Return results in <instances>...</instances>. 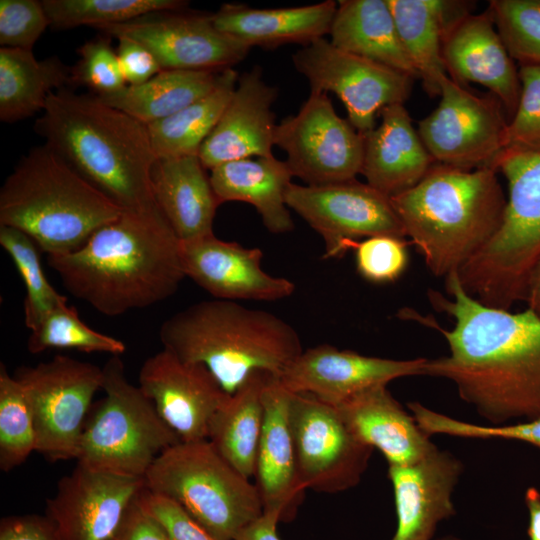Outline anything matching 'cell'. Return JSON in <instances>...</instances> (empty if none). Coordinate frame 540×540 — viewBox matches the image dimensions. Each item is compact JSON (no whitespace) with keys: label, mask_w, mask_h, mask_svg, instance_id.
<instances>
[{"label":"cell","mask_w":540,"mask_h":540,"mask_svg":"<svg viewBox=\"0 0 540 540\" xmlns=\"http://www.w3.org/2000/svg\"><path fill=\"white\" fill-rule=\"evenodd\" d=\"M517 108L507 123L504 150L540 153V65H521Z\"/></svg>","instance_id":"43"},{"label":"cell","mask_w":540,"mask_h":540,"mask_svg":"<svg viewBox=\"0 0 540 540\" xmlns=\"http://www.w3.org/2000/svg\"><path fill=\"white\" fill-rule=\"evenodd\" d=\"M463 463L439 448L421 461L389 465L397 527L391 540H432L440 522L456 514L453 492Z\"/></svg>","instance_id":"22"},{"label":"cell","mask_w":540,"mask_h":540,"mask_svg":"<svg viewBox=\"0 0 540 540\" xmlns=\"http://www.w3.org/2000/svg\"><path fill=\"white\" fill-rule=\"evenodd\" d=\"M34 131L92 186L123 211H161L152 187L158 160L147 125L68 88L51 93Z\"/></svg>","instance_id":"3"},{"label":"cell","mask_w":540,"mask_h":540,"mask_svg":"<svg viewBox=\"0 0 540 540\" xmlns=\"http://www.w3.org/2000/svg\"><path fill=\"white\" fill-rule=\"evenodd\" d=\"M104 396L86 417L77 456L85 467L144 478L160 453L180 442L153 402L129 382L119 356L102 367Z\"/></svg>","instance_id":"9"},{"label":"cell","mask_w":540,"mask_h":540,"mask_svg":"<svg viewBox=\"0 0 540 540\" xmlns=\"http://www.w3.org/2000/svg\"><path fill=\"white\" fill-rule=\"evenodd\" d=\"M13 376L32 414L36 452L51 462L77 459L86 417L94 395L102 389V367L56 355L21 366Z\"/></svg>","instance_id":"10"},{"label":"cell","mask_w":540,"mask_h":540,"mask_svg":"<svg viewBox=\"0 0 540 540\" xmlns=\"http://www.w3.org/2000/svg\"><path fill=\"white\" fill-rule=\"evenodd\" d=\"M406 241L389 235L352 241L348 250L355 251L358 273L372 283H388L398 279L408 264Z\"/></svg>","instance_id":"44"},{"label":"cell","mask_w":540,"mask_h":540,"mask_svg":"<svg viewBox=\"0 0 540 540\" xmlns=\"http://www.w3.org/2000/svg\"><path fill=\"white\" fill-rule=\"evenodd\" d=\"M291 394L277 377H271L264 388V419L254 474L263 513L276 515L280 522L295 518L306 491L290 426Z\"/></svg>","instance_id":"24"},{"label":"cell","mask_w":540,"mask_h":540,"mask_svg":"<svg viewBox=\"0 0 540 540\" xmlns=\"http://www.w3.org/2000/svg\"><path fill=\"white\" fill-rule=\"evenodd\" d=\"M273 375L256 371L230 394L216 413L208 440L240 474L254 477L262 433L263 391Z\"/></svg>","instance_id":"32"},{"label":"cell","mask_w":540,"mask_h":540,"mask_svg":"<svg viewBox=\"0 0 540 540\" xmlns=\"http://www.w3.org/2000/svg\"><path fill=\"white\" fill-rule=\"evenodd\" d=\"M111 39L102 34L77 49L79 60L71 67L72 86L86 87L97 97L115 94L127 86Z\"/></svg>","instance_id":"42"},{"label":"cell","mask_w":540,"mask_h":540,"mask_svg":"<svg viewBox=\"0 0 540 540\" xmlns=\"http://www.w3.org/2000/svg\"><path fill=\"white\" fill-rule=\"evenodd\" d=\"M139 499L144 509L163 526L170 540H218L175 501L152 493L145 486Z\"/></svg>","instance_id":"46"},{"label":"cell","mask_w":540,"mask_h":540,"mask_svg":"<svg viewBox=\"0 0 540 540\" xmlns=\"http://www.w3.org/2000/svg\"><path fill=\"white\" fill-rule=\"evenodd\" d=\"M139 494L107 540H170L163 526L144 509Z\"/></svg>","instance_id":"48"},{"label":"cell","mask_w":540,"mask_h":540,"mask_svg":"<svg viewBox=\"0 0 540 540\" xmlns=\"http://www.w3.org/2000/svg\"><path fill=\"white\" fill-rule=\"evenodd\" d=\"M488 9L512 59L540 65V0H492Z\"/></svg>","instance_id":"40"},{"label":"cell","mask_w":540,"mask_h":540,"mask_svg":"<svg viewBox=\"0 0 540 540\" xmlns=\"http://www.w3.org/2000/svg\"><path fill=\"white\" fill-rule=\"evenodd\" d=\"M94 29L111 38L126 37L142 44L162 70L223 71L243 61L251 49L219 31L212 13L185 9L148 14Z\"/></svg>","instance_id":"16"},{"label":"cell","mask_w":540,"mask_h":540,"mask_svg":"<svg viewBox=\"0 0 540 540\" xmlns=\"http://www.w3.org/2000/svg\"><path fill=\"white\" fill-rule=\"evenodd\" d=\"M144 486L175 501L218 540H234L263 514L255 484L208 439L180 441L164 450L147 470Z\"/></svg>","instance_id":"8"},{"label":"cell","mask_w":540,"mask_h":540,"mask_svg":"<svg viewBox=\"0 0 540 540\" xmlns=\"http://www.w3.org/2000/svg\"><path fill=\"white\" fill-rule=\"evenodd\" d=\"M286 204L322 237L324 258L342 256L350 242L361 238L406 237L390 197L357 179L315 186L292 183Z\"/></svg>","instance_id":"15"},{"label":"cell","mask_w":540,"mask_h":540,"mask_svg":"<svg viewBox=\"0 0 540 540\" xmlns=\"http://www.w3.org/2000/svg\"><path fill=\"white\" fill-rule=\"evenodd\" d=\"M50 27L66 30L87 25L125 23L136 18L164 11L183 10V0H43Z\"/></svg>","instance_id":"36"},{"label":"cell","mask_w":540,"mask_h":540,"mask_svg":"<svg viewBox=\"0 0 540 540\" xmlns=\"http://www.w3.org/2000/svg\"><path fill=\"white\" fill-rule=\"evenodd\" d=\"M292 60L310 92L334 93L344 104L349 122L363 134L376 126L383 108L404 104L411 92V76L339 49L325 37L302 46Z\"/></svg>","instance_id":"11"},{"label":"cell","mask_w":540,"mask_h":540,"mask_svg":"<svg viewBox=\"0 0 540 540\" xmlns=\"http://www.w3.org/2000/svg\"><path fill=\"white\" fill-rule=\"evenodd\" d=\"M117 40L116 53L127 85L145 83L162 71L155 56L145 46L126 37Z\"/></svg>","instance_id":"47"},{"label":"cell","mask_w":540,"mask_h":540,"mask_svg":"<svg viewBox=\"0 0 540 540\" xmlns=\"http://www.w3.org/2000/svg\"><path fill=\"white\" fill-rule=\"evenodd\" d=\"M524 301L527 308L540 316V260L529 277Z\"/></svg>","instance_id":"52"},{"label":"cell","mask_w":540,"mask_h":540,"mask_svg":"<svg viewBox=\"0 0 540 540\" xmlns=\"http://www.w3.org/2000/svg\"><path fill=\"white\" fill-rule=\"evenodd\" d=\"M138 382L183 442L207 440L216 413L230 395L204 365L183 361L164 348L143 362Z\"/></svg>","instance_id":"17"},{"label":"cell","mask_w":540,"mask_h":540,"mask_svg":"<svg viewBox=\"0 0 540 540\" xmlns=\"http://www.w3.org/2000/svg\"><path fill=\"white\" fill-rule=\"evenodd\" d=\"M47 262L72 296L109 317L168 299L186 277L181 241L161 211H123L78 249Z\"/></svg>","instance_id":"2"},{"label":"cell","mask_w":540,"mask_h":540,"mask_svg":"<svg viewBox=\"0 0 540 540\" xmlns=\"http://www.w3.org/2000/svg\"><path fill=\"white\" fill-rule=\"evenodd\" d=\"M275 145L305 185L348 181L361 172L364 134L337 114L328 94L310 92L296 114L277 124Z\"/></svg>","instance_id":"12"},{"label":"cell","mask_w":540,"mask_h":540,"mask_svg":"<svg viewBox=\"0 0 540 540\" xmlns=\"http://www.w3.org/2000/svg\"><path fill=\"white\" fill-rule=\"evenodd\" d=\"M58 57L38 60L31 50L0 48V120L15 123L43 111L54 91L70 84Z\"/></svg>","instance_id":"33"},{"label":"cell","mask_w":540,"mask_h":540,"mask_svg":"<svg viewBox=\"0 0 540 540\" xmlns=\"http://www.w3.org/2000/svg\"><path fill=\"white\" fill-rule=\"evenodd\" d=\"M495 169L508 183L501 224L458 276L470 296L509 310L524 301L529 277L540 260V153L505 149Z\"/></svg>","instance_id":"7"},{"label":"cell","mask_w":540,"mask_h":540,"mask_svg":"<svg viewBox=\"0 0 540 540\" xmlns=\"http://www.w3.org/2000/svg\"><path fill=\"white\" fill-rule=\"evenodd\" d=\"M0 540H58L46 516H8L0 522Z\"/></svg>","instance_id":"49"},{"label":"cell","mask_w":540,"mask_h":540,"mask_svg":"<svg viewBox=\"0 0 540 540\" xmlns=\"http://www.w3.org/2000/svg\"><path fill=\"white\" fill-rule=\"evenodd\" d=\"M186 277L216 299L277 301L295 291L292 281L262 268L263 251L214 234L181 242Z\"/></svg>","instance_id":"20"},{"label":"cell","mask_w":540,"mask_h":540,"mask_svg":"<svg viewBox=\"0 0 540 540\" xmlns=\"http://www.w3.org/2000/svg\"><path fill=\"white\" fill-rule=\"evenodd\" d=\"M440 97L417 130L435 163L495 169L508 123L500 101L494 95H475L448 76L441 83Z\"/></svg>","instance_id":"14"},{"label":"cell","mask_w":540,"mask_h":540,"mask_svg":"<svg viewBox=\"0 0 540 540\" xmlns=\"http://www.w3.org/2000/svg\"><path fill=\"white\" fill-rule=\"evenodd\" d=\"M277 89L253 67L239 76L235 90L198 156L206 169L228 161L274 156Z\"/></svg>","instance_id":"21"},{"label":"cell","mask_w":540,"mask_h":540,"mask_svg":"<svg viewBox=\"0 0 540 540\" xmlns=\"http://www.w3.org/2000/svg\"><path fill=\"white\" fill-rule=\"evenodd\" d=\"M233 69L221 72L217 86L206 96L164 119L147 125L158 159L198 155L227 106L238 81Z\"/></svg>","instance_id":"35"},{"label":"cell","mask_w":540,"mask_h":540,"mask_svg":"<svg viewBox=\"0 0 540 540\" xmlns=\"http://www.w3.org/2000/svg\"><path fill=\"white\" fill-rule=\"evenodd\" d=\"M335 407L353 434L378 449L389 465H411L438 449L387 385L366 389Z\"/></svg>","instance_id":"25"},{"label":"cell","mask_w":540,"mask_h":540,"mask_svg":"<svg viewBox=\"0 0 540 540\" xmlns=\"http://www.w3.org/2000/svg\"><path fill=\"white\" fill-rule=\"evenodd\" d=\"M442 56L453 81L488 88L509 117L513 116L521 91L519 73L489 9L457 20L444 36Z\"/></svg>","instance_id":"23"},{"label":"cell","mask_w":540,"mask_h":540,"mask_svg":"<svg viewBox=\"0 0 540 540\" xmlns=\"http://www.w3.org/2000/svg\"><path fill=\"white\" fill-rule=\"evenodd\" d=\"M450 298L431 290L433 306L454 319L437 330L447 356L426 359L423 376L451 381L460 398L491 424L540 417V316L489 307L462 287L458 272L445 277Z\"/></svg>","instance_id":"1"},{"label":"cell","mask_w":540,"mask_h":540,"mask_svg":"<svg viewBox=\"0 0 540 540\" xmlns=\"http://www.w3.org/2000/svg\"><path fill=\"white\" fill-rule=\"evenodd\" d=\"M152 187L158 207L181 242L214 234L221 202L198 155L158 159Z\"/></svg>","instance_id":"28"},{"label":"cell","mask_w":540,"mask_h":540,"mask_svg":"<svg viewBox=\"0 0 540 540\" xmlns=\"http://www.w3.org/2000/svg\"><path fill=\"white\" fill-rule=\"evenodd\" d=\"M144 488V478L122 476L77 463L47 500L46 517L58 540H107L128 506Z\"/></svg>","instance_id":"18"},{"label":"cell","mask_w":540,"mask_h":540,"mask_svg":"<svg viewBox=\"0 0 540 540\" xmlns=\"http://www.w3.org/2000/svg\"><path fill=\"white\" fill-rule=\"evenodd\" d=\"M403 47L429 96L440 95L447 76L442 56L449 28L470 13L466 2L445 0H387Z\"/></svg>","instance_id":"30"},{"label":"cell","mask_w":540,"mask_h":540,"mask_svg":"<svg viewBox=\"0 0 540 540\" xmlns=\"http://www.w3.org/2000/svg\"><path fill=\"white\" fill-rule=\"evenodd\" d=\"M437 540H462V539L457 538V537H455V536H444V537L439 538V539H437Z\"/></svg>","instance_id":"53"},{"label":"cell","mask_w":540,"mask_h":540,"mask_svg":"<svg viewBox=\"0 0 540 540\" xmlns=\"http://www.w3.org/2000/svg\"><path fill=\"white\" fill-rule=\"evenodd\" d=\"M279 518L274 514L263 513L244 527L234 540H281L277 534Z\"/></svg>","instance_id":"50"},{"label":"cell","mask_w":540,"mask_h":540,"mask_svg":"<svg viewBox=\"0 0 540 540\" xmlns=\"http://www.w3.org/2000/svg\"><path fill=\"white\" fill-rule=\"evenodd\" d=\"M337 2L259 9L245 4H223L212 13L216 28L251 48L273 49L287 44L305 46L329 34Z\"/></svg>","instance_id":"27"},{"label":"cell","mask_w":540,"mask_h":540,"mask_svg":"<svg viewBox=\"0 0 540 540\" xmlns=\"http://www.w3.org/2000/svg\"><path fill=\"white\" fill-rule=\"evenodd\" d=\"M329 35L339 49L418 77L387 0L339 1Z\"/></svg>","instance_id":"31"},{"label":"cell","mask_w":540,"mask_h":540,"mask_svg":"<svg viewBox=\"0 0 540 540\" xmlns=\"http://www.w3.org/2000/svg\"><path fill=\"white\" fill-rule=\"evenodd\" d=\"M525 503L529 514V539L540 540V492L537 488L530 487L526 490Z\"/></svg>","instance_id":"51"},{"label":"cell","mask_w":540,"mask_h":540,"mask_svg":"<svg viewBox=\"0 0 540 540\" xmlns=\"http://www.w3.org/2000/svg\"><path fill=\"white\" fill-rule=\"evenodd\" d=\"M50 26L38 0H0L1 48L31 50Z\"/></svg>","instance_id":"45"},{"label":"cell","mask_w":540,"mask_h":540,"mask_svg":"<svg viewBox=\"0 0 540 540\" xmlns=\"http://www.w3.org/2000/svg\"><path fill=\"white\" fill-rule=\"evenodd\" d=\"M222 71L162 70L139 85L98 97L148 125L164 119L209 94L218 84Z\"/></svg>","instance_id":"34"},{"label":"cell","mask_w":540,"mask_h":540,"mask_svg":"<svg viewBox=\"0 0 540 540\" xmlns=\"http://www.w3.org/2000/svg\"><path fill=\"white\" fill-rule=\"evenodd\" d=\"M0 245L14 262L26 288L25 325L33 329L48 313L67 298L49 283L43 271L35 241L13 227L0 226Z\"/></svg>","instance_id":"38"},{"label":"cell","mask_w":540,"mask_h":540,"mask_svg":"<svg viewBox=\"0 0 540 540\" xmlns=\"http://www.w3.org/2000/svg\"><path fill=\"white\" fill-rule=\"evenodd\" d=\"M210 171V181L221 204L241 201L252 205L271 233L294 230L286 204L293 175L286 161L274 156L245 158L225 162Z\"/></svg>","instance_id":"29"},{"label":"cell","mask_w":540,"mask_h":540,"mask_svg":"<svg viewBox=\"0 0 540 540\" xmlns=\"http://www.w3.org/2000/svg\"><path fill=\"white\" fill-rule=\"evenodd\" d=\"M27 349L39 354L48 349H75L120 356L126 351L123 341L87 326L73 306L63 303L48 313L33 329Z\"/></svg>","instance_id":"37"},{"label":"cell","mask_w":540,"mask_h":540,"mask_svg":"<svg viewBox=\"0 0 540 540\" xmlns=\"http://www.w3.org/2000/svg\"><path fill=\"white\" fill-rule=\"evenodd\" d=\"M381 122L364 133L360 174L366 183L388 197L414 187L435 163L404 104L380 112Z\"/></svg>","instance_id":"26"},{"label":"cell","mask_w":540,"mask_h":540,"mask_svg":"<svg viewBox=\"0 0 540 540\" xmlns=\"http://www.w3.org/2000/svg\"><path fill=\"white\" fill-rule=\"evenodd\" d=\"M497 172L434 163L414 187L390 198L435 276L458 272L499 228L506 197Z\"/></svg>","instance_id":"4"},{"label":"cell","mask_w":540,"mask_h":540,"mask_svg":"<svg viewBox=\"0 0 540 540\" xmlns=\"http://www.w3.org/2000/svg\"><path fill=\"white\" fill-rule=\"evenodd\" d=\"M426 358L396 360L321 344L303 350L279 378L291 393H307L337 406L392 380L422 374Z\"/></svg>","instance_id":"19"},{"label":"cell","mask_w":540,"mask_h":540,"mask_svg":"<svg viewBox=\"0 0 540 540\" xmlns=\"http://www.w3.org/2000/svg\"><path fill=\"white\" fill-rule=\"evenodd\" d=\"M289 419L304 488L339 493L355 487L373 448L349 429L338 409L307 393H292Z\"/></svg>","instance_id":"13"},{"label":"cell","mask_w":540,"mask_h":540,"mask_svg":"<svg viewBox=\"0 0 540 540\" xmlns=\"http://www.w3.org/2000/svg\"><path fill=\"white\" fill-rule=\"evenodd\" d=\"M122 212L46 144L31 148L0 189V226L21 230L47 255L78 249Z\"/></svg>","instance_id":"6"},{"label":"cell","mask_w":540,"mask_h":540,"mask_svg":"<svg viewBox=\"0 0 540 540\" xmlns=\"http://www.w3.org/2000/svg\"><path fill=\"white\" fill-rule=\"evenodd\" d=\"M416 423L429 437L444 434L461 438L522 441L540 449V417L519 423L478 425L434 411L419 402L407 404Z\"/></svg>","instance_id":"41"},{"label":"cell","mask_w":540,"mask_h":540,"mask_svg":"<svg viewBox=\"0 0 540 540\" xmlns=\"http://www.w3.org/2000/svg\"><path fill=\"white\" fill-rule=\"evenodd\" d=\"M36 451L32 414L20 383L0 364V469L9 472Z\"/></svg>","instance_id":"39"},{"label":"cell","mask_w":540,"mask_h":540,"mask_svg":"<svg viewBox=\"0 0 540 540\" xmlns=\"http://www.w3.org/2000/svg\"><path fill=\"white\" fill-rule=\"evenodd\" d=\"M159 337L181 360L208 368L227 394L256 371L280 378L303 352L297 331L282 318L216 298L170 316Z\"/></svg>","instance_id":"5"}]
</instances>
